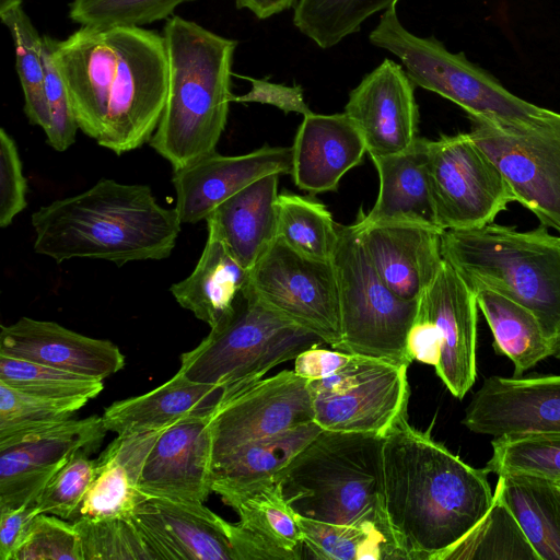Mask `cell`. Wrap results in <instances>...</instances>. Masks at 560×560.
<instances>
[{
    "instance_id": "cell-1",
    "label": "cell",
    "mask_w": 560,
    "mask_h": 560,
    "mask_svg": "<svg viewBox=\"0 0 560 560\" xmlns=\"http://www.w3.org/2000/svg\"><path fill=\"white\" fill-rule=\"evenodd\" d=\"M43 38L85 136L117 155L150 142L167 91L163 35L81 26L62 40Z\"/></svg>"
},
{
    "instance_id": "cell-2",
    "label": "cell",
    "mask_w": 560,
    "mask_h": 560,
    "mask_svg": "<svg viewBox=\"0 0 560 560\" xmlns=\"http://www.w3.org/2000/svg\"><path fill=\"white\" fill-rule=\"evenodd\" d=\"M384 503L404 559L440 560L488 513V471L474 468L402 416L383 443Z\"/></svg>"
},
{
    "instance_id": "cell-3",
    "label": "cell",
    "mask_w": 560,
    "mask_h": 560,
    "mask_svg": "<svg viewBox=\"0 0 560 560\" xmlns=\"http://www.w3.org/2000/svg\"><path fill=\"white\" fill-rule=\"evenodd\" d=\"M34 250L57 264L73 258L122 266L161 260L173 252L180 221L148 185L102 178L78 195L57 199L32 214Z\"/></svg>"
},
{
    "instance_id": "cell-4",
    "label": "cell",
    "mask_w": 560,
    "mask_h": 560,
    "mask_svg": "<svg viewBox=\"0 0 560 560\" xmlns=\"http://www.w3.org/2000/svg\"><path fill=\"white\" fill-rule=\"evenodd\" d=\"M167 91L149 144L173 171L215 152L225 129L237 43L178 15L163 28Z\"/></svg>"
},
{
    "instance_id": "cell-5",
    "label": "cell",
    "mask_w": 560,
    "mask_h": 560,
    "mask_svg": "<svg viewBox=\"0 0 560 560\" xmlns=\"http://www.w3.org/2000/svg\"><path fill=\"white\" fill-rule=\"evenodd\" d=\"M383 443L372 433L322 430L276 477L284 499L300 516L394 538L384 503Z\"/></svg>"
},
{
    "instance_id": "cell-6",
    "label": "cell",
    "mask_w": 560,
    "mask_h": 560,
    "mask_svg": "<svg viewBox=\"0 0 560 560\" xmlns=\"http://www.w3.org/2000/svg\"><path fill=\"white\" fill-rule=\"evenodd\" d=\"M441 253L472 290L492 289L530 310L547 338L560 340V236L488 223L445 230Z\"/></svg>"
},
{
    "instance_id": "cell-7",
    "label": "cell",
    "mask_w": 560,
    "mask_h": 560,
    "mask_svg": "<svg viewBox=\"0 0 560 560\" xmlns=\"http://www.w3.org/2000/svg\"><path fill=\"white\" fill-rule=\"evenodd\" d=\"M322 343L317 335L271 311L248 284L232 314L210 328L196 348L182 353L178 371L192 382L222 387L230 396Z\"/></svg>"
},
{
    "instance_id": "cell-8",
    "label": "cell",
    "mask_w": 560,
    "mask_h": 560,
    "mask_svg": "<svg viewBox=\"0 0 560 560\" xmlns=\"http://www.w3.org/2000/svg\"><path fill=\"white\" fill-rule=\"evenodd\" d=\"M372 45L395 55L415 84L462 107L470 118L504 125H530L557 113L532 104L505 89L498 79L451 52L434 37H419L399 21L396 7L382 14L370 34Z\"/></svg>"
},
{
    "instance_id": "cell-9",
    "label": "cell",
    "mask_w": 560,
    "mask_h": 560,
    "mask_svg": "<svg viewBox=\"0 0 560 560\" xmlns=\"http://www.w3.org/2000/svg\"><path fill=\"white\" fill-rule=\"evenodd\" d=\"M332 256L340 305L342 338L335 350L385 360L407 366L408 332L418 301L398 298L375 270L355 223L337 224Z\"/></svg>"
},
{
    "instance_id": "cell-10",
    "label": "cell",
    "mask_w": 560,
    "mask_h": 560,
    "mask_svg": "<svg viewBox=\"0 0 560 560\" xmlns=\"http://www.w3.org/2000/svg\"><path fill=\"white\" fill-rule=\"evenodd\" d=\"M471 139L488 154L515 201L560 232V114L530 125L470 118Z\"/></svg>"
},
{
    "instance_id": "cell-11",
    "label": "cell",
    "mask_w": 560,
    "mask_h": 560,
    "mask_svg": "<svg viewBox=\"0 0 560 560\" xmlns=\"http://www.w3.org/2000/svg\"><path fill=\"white\" fill-rule=\"evenodd\" d=\"M408 368L352 354L334 374L308 381L314 421L323 430L385 436L407 415Z\"/></svg>"
},
{
    "instance_id": "cell-12",
    "label": "cell",
    "mask_w": 560,
    "mask_h": 560,
    "mask_svg": "<svg viewBox=\"0 0 560 560\" xmlns=\"http://www.w3.org/2000/svg\"><path fill=\"white\" fill-rule=\"evenodd\" d=\"M428 170L442 231L491 223L515 201L498 166L468 132L429 140Z\"/></svg>"
},
{
    "instance_id": "cell-13",
    "label": "cell",
    "mask_w": 560,
    "mask_h": 560,
    "mask_svg": "<svg viewBox=\"0 0 560 560\" xmlns=\"http://www.w3.org/2000/svg\"><path fill=\"white\" fill-rule=\"evenodd\" d=\"M249 287L271 311L334 349L342 338L332 261L303 256L276 241L250 269Z\"/></svg>"
},
{
    "instance_id": "cell-14",
    "label": "cell",
    "mask_w": 560,
    "mask_h": 560,
    "mask_svg": "<svg viewBox=\"0 0 560 560\" xmlns=\"http://www.w3.org/2000/svg\"><path fill=\"white\" fill-rule=\"evenodd\" d=\"M311 422L314 409L307 378L285 370L255 381L225 397L210 417L212 468L252 441Z\"/></svg>"
},
{
    "instance_id": "cell-15",
    "label": "cell",
    "mask_w": 560,
    "mask_h": 560,
    "mask_svg": "<svg viewBox=\"0 0 560 560\" xmlns=\"http://www.w3.org/2000/svg\"><path fill=\"white\" fill-rule=\"evenodd\" d=\"M106 432L102 417L92 415L0 448V511L34 504L49 480L77 453H93Z\"/></svg>"
},
{
    "instance_id": "cell-16",
    "label": "cell",
    "mask_w": 560,
    "mask_h": 560,
    "mask_svg": "<svg viewBox=\"0 0 560 560\" xmlns=\"http://www.w3.org/2000/svg\"><path fill=\"white\" fill-rule=\"evenodd\" d=\"M462 423L492 438L560 434V375L485 378Z\"/></svg>"
},
{
    "instance_id": "cell-17",
    "label": "cell",
    "mask_w": 560,
    "mask_h": 560,
    "mask_svg": "<svg viewBox=\"0 0 560 560\" xmlns=\"http://www.w3.org/2000/svg\"><path fill=\"white\" fill-rule=\"evenodd\" d=\"M413 88L402 66L385 59L350 92L345 113L371 158L399 154L418 139Z\"/></svg>"
},
{
    "instance_id": "cell-18",
    "label": "cell",
    "mask_w": 560,
    "mask_h": 560,
    "mask_svg": "<svg viewBox=\"0 0 560 560\" xmlns=\"http://www.w3.org/2000/svg\"><path fill=\"white\" fill-rule=\"evenodd\" d=\"M210 417H187L160 433L138 481L145 498L205 503L212 492Z\"/></svg>"
},
{
    "instance_id": "cell-19",
    "label": "cell",
    "mask_w": 560,
    "mask_h": 560,
    "mask_svg": "<svg viewBox=\"0 0 560 560\" xmlns=\"http://www.w3.org/2000/svg\"><path fill=\"white\" fill-rule=\"evenodd\" d=\"M477 310L475 293L445 260L418 301V311L433 323L441 338L435 372L458 399L476 381Z\"/></svg>"
},
{
    "instance_id": "cell-20",
    "label": "cell",
    "mask_w": 560,
    "mask_h": 560,
    "mask_svg": "<svg viewBox=\"0 0 560 560\" xmlns=\"http://www.w3.org/2000/svg\"><path fill=\"white\" fill-rule=\"evenodd\" d=\"M292 170V147L265 145L242 155L217 151L174 171L175 210L182 224L206 220L224 200L269 174Z\"/></svg>"
},
{
    "instance_id": "cell-21",
    "label": "cell",
    "mask_w": 560,
    "mask_h": 560,
    "mask_svg": "<svg viewBox=\"0 0 560 560\" xmlns=\"http://www.w3.org/2000/svg\"><path fill=\"white\" fill-rule=\"evenodd\" d=\"M132 521L155 560H234L228 521L203 503L147 498Z\"/></svg>"
},
{
    "instance_id": "cell-22",
    "label": "cell",
    "mask_w": 560,
    "mask_h": 560,
    "mask_svg": "<svg viewBox=\"0 0 560 560\" xmlns=\"http://www.w3.org/2000/svg\"><path fill=\"white\" fill-rule=\"evenodd\" d=\"M357 224L370 259L386 285L404 301H419L444 261L442 231L402 221Z\"/></svg>"
},
{
    "instance_id": "cell-23",
    "label": "cell",
    "mask_w": 560,
    "mask_h": 560,
    "mask_svg": "<svg viewBox=\"0 0 560 560\" xmlns=\"http://www.w3.org/2000/svg\"><path fill=\"white\" fill-rule=\"evenodd\" d=\"M0 354L102 380L125 366V355L114 342L31 317L1 326Z\"/></svg>"
},
{
    "instance_id": "cell-24",
    "label": "cell",
    "mask_w": 560,
    "mask_h": 560,
    "mask_svg": "<svg viewBox=\"0 0 560 560\" xmlns=\"http://www.w3.org/2000/svg\"><path fill=\"white\" fill-rule=\"evenodd\" d=\"M365 153L364 140L346 113H312L304 116L292 145L293 182L312 195L335 191Z\"/></svg>"
},
{
    "instance_id": "cell-25",
    "label": "cell",
    "mask_w": 560,
    "mask_h": 560,
    "mask_svg": "<svg viewBox=\"0 0 560 560\" xmlns=\"http://www.w3.org/2000/svg\"><path fill=\"white\" fill-rule=\"evenodd\" d=\"M228 396L224 388L192 382L177 371L167 382L104 409L107 431L117 435L163 430L187 417L212 415Z\"/></svg>"
},
{
    "instance_id": "cell-26",
    "label": "cell",
    "mask_w": 560,
    "mask_h": 560,
    "mask_svg": "<svg viewBox=\"0 0 560 560\" xmlns=\"http://www.w3.org/2000/svg\"><path fill=\"white\" fill-rule=\"evenodd\" d=\"M428 143V139L418 137L405 152L371 158L378 174V195L373 208L369 213L360 214L357 222L368 225L402 221L442 231L429 179Z\"/></svg>"
},
{
    "instance_id": "cell-27",
    "label": "cell",
    "mask_w": 560,
    "mask_h": 560,
    "mask_svg": "<svg viewBox=\"0 0 560 560\" xmlns=\"http://www.w3.org/2000/svg\"><path fill=\"white\" fill-rule=\"evenodd\" d=\"M163 430L117 435L108 444L96 458V475L77 518H132L147 499L138 488L145 457Z\"/></svg>"
},
{
    "instance_id": "cell-28",
    "label": "cell",
    "mask_w": 560,
    "mask_h": 560,
    "mask_svg": "<svg viewBox=\"0 0 560 560\" xmlns=\"http://www.w3.org/2000/svg\"><path fill=\"white\" fill-rule=\"evenodd\" d=\"M279 174L266 175L223 202L206 219L233 257L252 269L277 238Z\"/></svg>"
},
{
    "instance_id": "cell-29",
    "label": "cell",
    "mask_w": 560,
    "mask_h": 560,
    "mask_svg": "<svg viewBox=\"0 0 560 560\" xmlns=\"http://www.w3.org/2000/svg\"><path fill=\"white\" fill-rule=\"evenodd\" d=\"M207 230L195 269L173 283L170 291L183 308L214 328L232 314L237 298L249 284L250 270L233 257L212 229Z\"/></svg>"
},
{
    "instance_id": "cell-30",
    "label": "cell",
    "mask_w": 560,
    "mask_h": 560,
    "mask_svg": "<svg viewBox=\"0 0 560 560\" xmlns=\"http://www.w3.org/2000/svg\"><path fill=\"white\" fill-rule=\"evenodd\" d=\"M217 494L237 513V524L276 559L302 558L304 544L298 514L284 499L276 478L222 489Z\"/></svg>"
},
{
    "instance_id": "cell-31",
    "label": "cell",
    "mask_w": 560,
    "mask_h": 560,
    "mask_svg": "<svg viewBox=\"0 0 560 560\" xmlns=\"http://www.w3.org/2000/svg\"><path fill=\"white\" fill-rule=\"evenodd\" d=\"M494 492L539 560H560V487L533 476L504 474L499 476Z\"/></svg>"
},
{
    "instance_id": "cell-32",
    "label": "cell",
    "mask_w": 560,
    "mask_h": 560,
    "mask_svg": "<svg viewBox=\"0 0 560 560\" xmlns=\"http://www.w3.org/2000/svg\"><path fill=\"white\" fill-rule=\"evenodd\" d=\"M472 292L492 331L497 352L506 355L514 364L513 376H522L538 362L553 355L556 346L530 310L489 288L478 287Z\"/></svg>"
},
{
    "instance_id": "cell-33",
    "label": "cell",
    "mask_w": 560,
    "mask_h": 560,
    "mask_svg": "<svg viewBox=\"0 0 560 560\" xmlns=\"http://www.w3.org/2000/svg\"><path fill=\"white\" fill-rule=\"evenodd\" d=\"M323 429L314 421L252 441L212 468V492L276 478Z\"/></svg>"
},
{
    "instance_id": "cell-34",
    "label": "cell",
    "mask_w": 560,
    "mask_h": 560,
    "mask_svg": "<svg viewBox=\"0 0 560 560\" xmlns=\"http://www.w3.org/2000/svg\"><path fill=\"white\" fill-rule=\"evenodd\" d=\"M277 238L303 256L331 261L338 242L337 223L322 202L296 194H280Z\"/></svg>"
},
{
    "instance_id": "cell-35",
    "label": "cell",
    "mask_w": 560,
    "mask_h": 560,
    "mask_svg": "<svg viewBox=\"0 0 560 560\" xmlns=\"http://www.w3.org/2000/svg\"><path fill=\"white\" fill-rule=\"evenodd\" d=\"M303 544L326 560L404 559L394 538L374 528L334 524L298 515Z\"/></svg>"
},
{
    "instance_id": "cell-36",
    "label": "cell",
    "mask_w": 560,
    "mask_h": 560,
    "mask_svg": "<svg viewBox=\"0 0 560 560\" xmlns=\"http://www.w3.org/2000/svg\"><path fill=\"white\" fill-rule=\"evenodd\" d=\"M539 560L513 514L493 492L486 516L440 560Z\"/></svg>"
},
{
    "instance_id": "cell-37",
    "label": "cell",
    "mask_w": 560,
    "mask_h": 560,
    "mask_svg": "<svg viewBox=\"0 0 560 560\" xmlns=\"http://www.w3.org/2000/svg\"><path fill=\"white\" fill-rule=\"evenodd\" d=\"M399 0H298L293 23L320 48H330L359 31L376 12L386 11Z\"/></svg>"
},
{
    "instance_id": "cell-38",
    "label": "cell",
    "mask_w": 560,
    "mask_h": 560,
    "mask_svg": "<svg viewBox=\"0 0 560 560\" xmlns=\"http://www.w3.org/2000/svg\"><path fill=\"white\" fill-rule=\"evenodd\" d=\"M88 401L31 395L0 382V448L63 423Z\"/></svg>"
},
{
    "instance_id": "cell-39",
    "label": "cell",
    "mask_w": 560,
    "mask_h": 560,
    "mask_svg": "<svg viewBox=\"0 0 560 560\" xmlns=\"http://www.w3.org/2000/svg\"><path fill=\"white\" fill-rule=\"evenodd\" d=\"M0 18L13 39L16 72L24 95V113L30 124L45 131L49 126V113L45 94L43 36H39L22 4L0 13Z\"/></svg>"
},
{
    "instance_id": "cell-40",
    "label": "cell",
    "mask_w": 560,
    "mask_h": 560,
    "mask_svg": "<svg viewBox=\"0 0 560 560\" xmlns=\"http://www.w3.org/2000/svg\"><path fill=\"white\" fill-rule=\"evenodd\" d=\"M488 472L537 477L560 486V434L493 438Z\"/></svg>"
},
{
    "instance_id": "cell-41",
    "label": "cell",
    "mask_w": 560,
    "mask_h": 560,
    "mask_svg": "<svg viewBox=\"0 0 560 560\" xmlns=\"http://www.w3.org/2000/svg\"><path fill=\"white\" fill-rule=\"evenodd\" d=\"M104 380L0 354V382L18 390L47 398L93 399Z\"/></svg>"
},
{
    "instance_id": "cell-42",
    "label": "cell",
    "mask_w": 560,
    "mask_h": 560,
    "mask_svg": "<svg viewBox=\"0 0 560 560\" xmlns=\"http://www.w3.org/2000/svg\"><path fill=\"white\" fill-rule=\"evenodd\" d=\"M83 560H155L136 524L126 518L73 521Z\"/></svg>"
},
{
    "instance_id": "cell-43",
    "label": "cell",
    "mask_w": 560,
    "mask_h": 560,
    "mask_svg": "<svg viewBox=\"0 0 560 560\" xmlns=\"http://www.w3.org/2000/svg\"><path fill=\"white\" fill-rule=\"evenodd\" d=\"M188 1L194 0H73L69 16L83 27H141L170 19Z\"/></svg>"
},
{
    "instance_id": "cell-44",
    "label": "cell",
    "mask_w": 560,
    "mask_h": 560,
    "mask_svg": "<svg viewBox=\"0 0 560 560\" xmlns=\"http://www.w3.org/2000/svg\"><path fill=\"white\" fill-rule=\"evenodd\" d=\"M77 453L46 485L35 501L39 513L73 522L96 475V459Z\"/></svg>"
},
{
    "instance_id": "cell-45",
    "label": "cell",
    "mask_w": 560,
    "mask_h": 560,
    "mask_svg": "<svg viewBox=\"0 0 560 560\" xmlns=\"http://www.w3.org/2000/svg\"><path fill=\"white\" fill-rule=\"evenodd\" d=\"M13 560H83L81 539L73 522L39 513Z\"/></svg>"
},
{
    "instance_id": "cell-46",
    "label": "cell",
    "mask_w": 560,
    "mask_h": 560,
    "mask_svg": "<svg viewBox=\"0 0 560 560\" xmlns=\"http://www.w3.org/2000/svg\"><path fill=\"white\" fill-rule=\"evenodd\" d=\"M45 94L49 126L45 130L48 144L58 152L69 149L75 141L79 125L66 84L58 72L48 46L44 42Z\"/></svg>"
},
{
    "instance_id": "cell-47",
    "label": "cell",
    "mask_w": 560,
    "mask_h": 560,
    "mask_svg": "<svg viewBox=\"0 0 560 560\" xmlns=\"http://www.w3.org/2000/svg\"><path fill=\"white\" fill-rule=\"evenodd\" d=\"M27 182L14 139L0 129V226H9L27 206Z\"/></svg>"
},
{
    "instance_id": "cell-48",
    "label": "cell",
    "mask_w": 560,
    "mask_h": 560,
    "mask_svg": "<svg viewBox=\"0 0 560 560\" xmlns=\"http://www.w3.org/2000/svg\"><path fill=\"white\" fill-rule=\"evenodd\" d=\"M39 514L35 504L0 511V559L13 560L33 521Z\"/></svg>"
},
{
    "instance_id": "cell-49",
    "label": "cell",
    "mask_w": 560,
    "mask_h": 560,
    "mask_svg": "<svg viewBox=\"0 0 560 560\" xmlns=\"http://www.w3.org/2000/svg\"><path fill=\"white\" fill-rule=\"evenodd\" d=\"M252 90L242 96H233V102H258L271 104L280 109L296 112L303 116L312 114L311 109L303 101L300 89H292L282 85H276L258 80H252Z\"/></svg>"
},
{
    "instance_id": "cell-50",
    "label": "cell",
    "mask_w": 560,
    "mask_h": 560,
    "mask_svg": "<svg viewBox=\"0 0 560 560\" xmlns=\"http://www.w3.org/2000/svg\"><path fill=\"white\" fill-rule=\"evenodd\" d=\"M407 350L412 360L438 365L441 358V338L436 327L417 311L407 337Z\"/></svg>"
},
{
    "instance_id": "cell-51",
    "label": "cell",
    "mask_w": 560,
    "mask_h": 560,
    "mask_svg": "<svg viewBox=\"0 0 560 560\" xmlns=\"http://www.w3.org/2000/svg\"><path fill=\"white\" fill-rule=\"evenodd\" d=\"M351 353L339 350H327L319 346L301 352L294 359V372L308 381L320 380L337 372L343 366Z\"/></svg>"
},
{
    "instance_id": "cell-52",
    "label": "cell",
    "mask_w": 560,
    "mask_h": 560,
    "mask_svg": "<svg viewBox=\"0 0 560 560\" xmlns=\"http://www.w3.org/2000/svg\"><path fill=\"white\" fill-rule=\"evenodd\" d=\"M295 0H235L237 8L250 11L258 19H268L293 5Z\"/></svg>"
},
{
    "instance_id": "cell-53",
    "label": "cell",
    "mask_w": 560,
    "mask_h": 560,
    "mask_svg": "<svg viewBox=\"0 0 560 560\" xmlns=\"http://www.w3.org/2000/svg\"><path fill=\"white\" fill-rule=\"evenodd\" d=\"M22 4V0H0V13Z\"/></svg>"
},
{
    "instance_id": "cell-54",
    "label": "cell",
    "mask_w": 560,
    "mask_h": 560,
    "mask_svg": "<svg viewBox=\"0 0 560 560\" xmlns=\"http://www.w3.org/2000/svg\"><path fill=\"white\" fill-rule=\"evenodd\" d=\"M553 355L558 359H560V340L558 341L557 346H556V350H555V353Z\"/></svg>"
},
{
    "instance_id": "cell-55",
    "label": "cell",
    "mask_w": 560,
    "mask_h": 560,
    "mask_svg": "<svg viewBox=\"0 0 560 560\" xmlns=\"http://www.w3.org/2000/svg\"><path fill=\"white\" fill-rule=\"evenodd\" d=\"M560 487V486H559Z\"/></svg>"
}]
</instances>
